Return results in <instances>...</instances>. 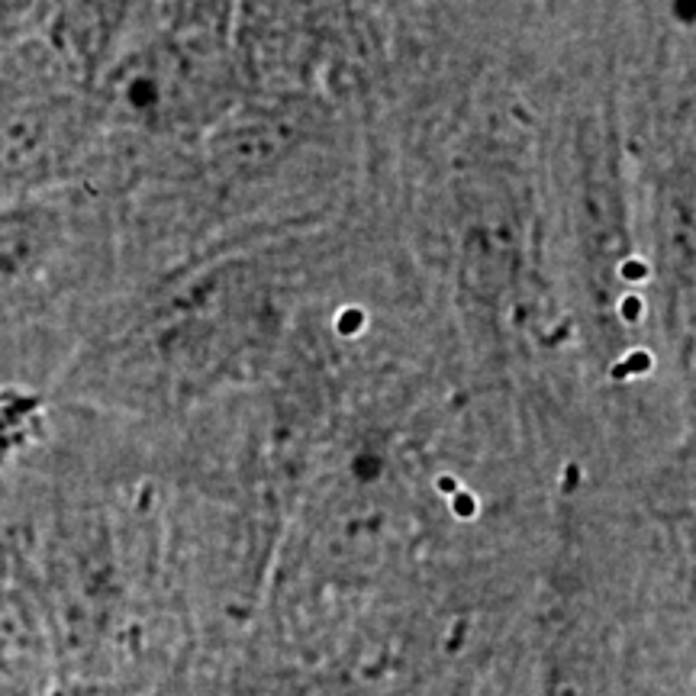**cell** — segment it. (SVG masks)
<instances>
[{
    "instance_id": "obj_1",
    "label": "cell",
    "mask_w": 696,
    "mask_h": 696,
    "mask_svg": "<svg viewBox=\"0 0 696 696\" xmlns=\"http://www.w3.org/2000/svg\"><path fill=\"white\" fill-rule=\"evenodd\" d=\"M294 287L265 258H226L165 281L68 364L81 397L168 420L252 384L290 332Z\"/></svg>"
},
{
    "instance_id": "obj_2",
    "label": "cell",
    "mask_w": 696,
    "mask_h": 696,
    "mask_svg": "<svg viewBox=\"0 0 696 696\" xmlns=\"http://www.w3.org/2000/svg\"><path fill=\"white\" fill-rule=\"evenodd\" d=\"M94 239L91 213L71 197L0 207V390L26 394L81 352Z\"/></svg>"
},
{
    "instance_id": "obj_3",
    "label": "cell",
    "mask_w": 696,
    "mask_h": 696,
    "mask_svg": "<svg viewBox=\"0 0 696 696\" xmlns=\"http://www.w3.org/2000/svg\"><path fill=\"white\" fill-rule=\"evenodd\" d=\"M235 65L203 26L149 36L107 71V107L145 133H191L223 119Z\"/></svg>"
},
{
    "instance_id": "obj_4",
    "label": "cell",
    "mask_w": 696,
    "mask_h": 696,
    "mask_svg": "<svg viewBox=\"0 0 696 696\" xmlns=\"http://www.w3.org/2000/svg\"><path fill=\"white\" fill-rule=\"evenodd\" d=\"M235 33L245 71L294 84L319 59L323 0H239Z\"/></svg>"
}]
</instances>
